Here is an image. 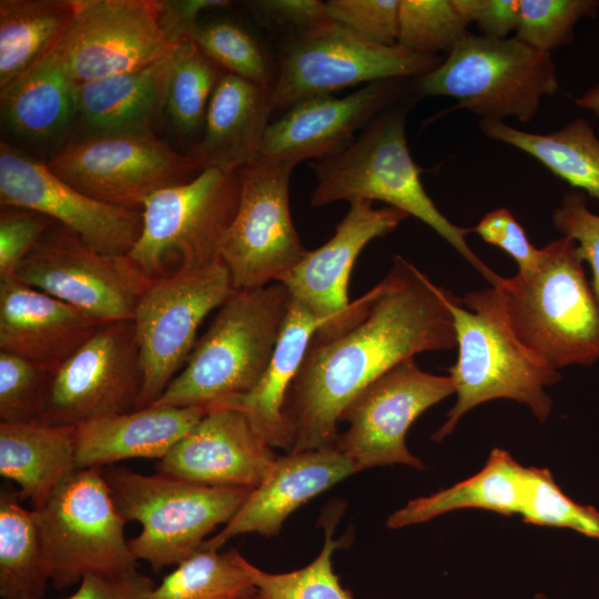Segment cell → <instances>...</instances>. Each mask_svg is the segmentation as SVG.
Returning <instances> with one entry per match:
<instances>
[{
  "label": "cell",
  "instance_id": "cell-1",
  "mask_svg": "<svg viewBox=\"0 0 599 599\" xmlns=\"http://www.w3.org/2000/svg\"><path fill=\"white\" fill-rule=\"evenodd\" d=\"M346 326L317 331L285 397L287 453L335 447L346 407L375 379L425 352L456 346L451 292L395 255Z\"/></svg>",
  "mask_w": 599,
  "mask_h": 599
},
{
  "label": "cell",
  "instance_id": "cell-2",
  "mask_svg": "<svg viewBox=\"0 0 599 599\" xmlns=\"http://www.w3.org/2000/svg\"><path fill=\"white\" fill-rule=\"evenodd\" d=\"M448 307L458 347L456 363L448 369L456 403L432 439L441 441L466 413L499 398L526 404L545 422L552 408L546 388L559 382V370L535 356L516 336L499 288L489 285L461 298L451 293Z\"/></svg>",
  "mask_w": 599,
  "mask_h": 599
},
{
  "label": "cell",
  "instance_id": "cell-3",
  "mask_svg": "<svg viewBox=\"0 0 599 599\" xmlns=\"http://www.w3.org/2000/svg\"><path fill=\"white\" fill-rule=\"evenodd\" d=\"M408 103L393 104L376 116L343 151L315 161L311 167L316 185L313 206L347 201H382L427 224L451 245L489 283L500 275L469 247L471 231L451 223L426 193L422 169L415 163L406 139Z\"/></svg>",
  "mask_w": 599,
  "mask_h": 599
},
{
  "label": "cell",
  "instance_id": "cell-4",
  "mask_svg": "<svg viewBox=\"0 0 599 599\" xmlns=\"http://www.w3.org/2000/svg\"><path fill=\"white\" fill-rule=\"evenodd\" d=\"M291 303L280 282L235 290L184 367L151 405L210 409L248 393L272 359Z\"/></svg>",
  "mask_w": 599,
  "mask_h": 599
},
{
  "label": "cell",
  "instance_id": "cell-5",
  "mask_svg": "<svg viewBox=\"0 0 599 599\" xmlns=\"http://www.w3.org/2000/svg\"><path fill=\"white\" fill-rule=\"evenodd\" d=\"M582 263L576 242L561 236L540 248L534 268L493 284L522 345L558 370L599 359V303Z\"/></svg>",
  "mask_w": 599,
  "mask_h": 599
},
{
  "label": "cell",
  "instance_id": "cell-6",
  "mask_svg": "<svg viewBox=\"0 0 599 599\" xmlns=\"http://www.w3.org/2000/svg\"><path fill=\"white\" fill-rule=\"evenodd\" d=\"M120 516L138 521L129 540L136 560L154 571L177 565L197 551L219 525L227 524L253 489L213 487L171 475H143L124 468L103 471Z\"/></svg>",
  "mask_w": 599,
  "mask_h": 599
},
{
  "label": "cell",
  "instance_id": "cell-7",
  "mask_svg": "<svg viewBox=\"0 0 599 599\" xmlns=\"http://www.w3.org/2000/svg\"><path fill=\"white\" fill-rule=\"evenodd\" d=\"M559 88L550 52L514 38L467 33L433 71L417 79L420 95H445L484 119H534L544 97Z\"/></svg>",
  "mask_w": 599,
  "mask_h": 599
},
{
  "label": "cell",
  "instance_id": "cell-8",
  "mask_svg": "<svg viewBox=\"0 0 599 599\" xmlns=\"http://www.w3.org/2000/svg\"><path fill=\"white\" fill-rule=\"evenodd\" d=\"M240 201L238 173L205 169L142 204L140 236L128 254L152 280L221 261Z\"/></svg>",
  "mask_w": 599,
  "mask_h": 599
},
{
  "label": "cell",
  "instance_id": "cell-9",
  "mask_svg": "<svg viewBox=\"0 0 599 599\" xmlns=\"http://www.w3.org/2000/svg\"><path fill=\"white\" fill-rule=\"evenodd\" d=\"M33 510L44 570L55 588L80 583L89 575L136 569L124 537L125 521L102 468H77Z\"/></svg>",
  "mask_w": 599,
  "mask_h": 599
},
{
  "label": "cell",
  "instance_id": "cell-10",
  "mask_svg": "<svg viewBox=\"0 0 599 599\" xmlns=\"http://www.w3.org/2000/svg\"><path fill=\"white\" fill-rule=\"evenodd\" d=\"M443 60L399 45L374 44L328 20L283 42L272 87L274 108L285 111L305 99L357 84L420 78Z\"/></svg>",
  "mask_w": 599,
  "mask_h": 599
},
{
  "label": "cell",
  "instance_id": "cell-11",
  "mask_svg": "<svg viewBox=\"0 0 599 599\" xmlns=\"http://www.w3.org/2000/svg\"><path fill=\"white\" fill-rule=\"evenodd\" d=\"M47 165L83 194L138 211L155 192L201 172L191 153L175 151L153 132L72 139L49 158Z\"/></svg>",
  "mask_w": 599,
  "mask_h": 599
},
{
  "label": "cell",
  "instance_id": "cell-12",
  "mask_svg": "<svg viewBox=\"0 0 599 599\" xmlns=\"http://www.w3.org/2000/svg\"><path fill=\"white\" fill-rule=\"evenodd\" d=\"M13 277L101 324L133 321L153 282L129 255L100 253L58 222L21 261Z\"/></svg>",
  "mask_w": 599,
  "mask_h": 599
},
{
  "label": "cell",
  "instance_id": "cell-13",
  "mask_svg": "<svg viewBox=\"0 0 599 599\" xmlns=\"http://www.w3.org/2000/svg\"><path fill=\"white\" fill-rule=\"evenodd\" d=\"M234 291L222 260L153 280L133 317L143 373L136 409L163 394L191 356L202 322Z\"/></svg>",
  "mask_w": 599,
  "mask_h": 599
},
{
  "label": "cell",
  "instance_id": "cell-14",
  "mask_svg": "<svg viewBox=\"0 0 599 599\" xmlns=\"http://www.w3.org/2000/svg\"><path fill=\"white\" fill-rule=\"evenodd\" d=\"M293 169L258 156L237 172L238 206L221 251L235 290L278 282L308 252L290 210Z\"/></svg>",
  "mask_w": 599,
  "mask_h": 599
},
{
  "label": "cell",
  "instance_id": "cell-15",
  "mask_svg": "<svg viewBox=\"0 0 599 599\" xmlns=\"http://www.w3.org/2000/svg\"><path fill=\"white\" fill-rule=\"evenodd\" d=\"M142 384L133 321L102 324L50 374L41 423L78 426L132 412Z\"/></svg>",
  "mask_w": 599,
  "mask_h": 599
},
{
  "label": "cell",
  "instance_id": "cell-16",
  "mask_svg": "<svg viewBox=\"0 0 599 599\" xmlns=\"http://www.w3.org/2000/svg\"><path fill=\"white\" fill-rule=\"evenodd\" d=\"M455 394L449 376L424 372L409 358L370 383L346 407L335 447L361 470L376 466L406 465L424 469L414 456L406 435L410 425L428 408Z\"/></svg>",
  "mask_w": 599,
  "mask_h": 599
},
{
  "label": "cell",
  "instance_id": "cell-17",
  "mask_svg": "<svg viewBox=\"0 0 599 599\" xmlns=\"http://www.w3.org/2000/svg\"><path fill=\"white\" fill-rule=\"evenodd\" d=\"M173 48L159 26L155 0H79L51 52L79 84L146 68Z\"/></svg>",
  "mask_w": 599,
  "mask_h": 599
},
{
  "label": "cell",
  "instance_id": "cell-18",
  "mask_svg": "<svg viewBox=\"0 0 599 599\" xmlns=\"http://www.w3.org/2000/svg\"><path fill=\"white\" fill-rule=\"evenodd\" d=\"M0 204L38 211L73 231L95 251L110 255H128L142 227V211L83 194L57 176L47 163L3 140Z\"/></svg>",
  "mask_w": 599,
  "mask_h": 599
},
{
  "label": "cell",
  "instance_id": "cell-19",
  "mask_svg": "<svg viewBox=\"0 0 599 599\" xmlns=\"http://www.w3.org/2000/svg\"><path fill=\"white\" fill-rule=\"evenodd\" d=\"M333 236L307 254L278 282L292 298L316 317L329 321L319 332L345 326L364 307L367 295L348 301V281L357 256L374 238L398 227L409 215L393 206L377 209L369 201L349 203Z\"/></svg>",
  "mask_w": 599,
  "mask_h": 599
},
{
  "label": "cell",
  "instance_id": "cell-20",
  "mask_svg": "<svg viewBox=\"0 0 599 599\" xmlns=\"http://www.w3.org/2000/svg\"><path fill=\"white\" fill-rule=\"evenodd\" d=\"M403 80L368 83L342 98L328 94L300 101L270 123L260 156L295 167L305 160L337 154L396 103Z\"/></svg>",
  "mask_w": 599,
  "mask_h": 599
},
{
  "label": "cell",
  "instance_id": "cell-21",
  "mask_svg": "<svg viewBox=\"0 0 599 599\" xmlns=\"http://www.w3.org/2000/svg\"><path fill=\"white\" fill-rule=\"evenodd\" d=\"M277 457L244 413L210 408L197 425L156 461L155 469L200 485L254 489L266 478Z\"/></svg>",
  "mask_w": 599,
  "mask_h": 599
},
{
  "label": "cell",
  "instance_id": "cell-22",
  "mask_svg": "<svg viewBox=\"0 0 599 599\" xmlns=\"http://www.w3.org/2000/svg\"><path fill=\"white\" fill-rule=\"evenodd\" d=\"M357 471L358 465L336 447L286 453L277 457L224 528L202 547L220 549L243 534L275 536L293 511Z\"/></svg>",
  "mask_w": 599,
  "mask_h": 599
},
{
  "label": "cell",
  "instance_id": "cell-23",
  "mask_svg": "<svg viewBox=\"0 0 599 599\" xmlns=\"http://www.w3.org/2000/svg\"><path fill=\"white\" fill-rule=\"evenodd\" d=\"M102 324L16 277L0 280V351L53 373Z\"/></svg>",
  "mask_w": 599,
  "mask_h": 599
},
{
  "label": "cell",
  "instance_id": "cell-24",
  "mask_svg": "<svg viewBox=\"0 0 599 599\" xmlns=\"http://www.w3.org/2000/svg\"><path fill=\"white\" fill-rule=\"evenodd\" d=\"M274 110L272 88L224 73L211 97L201 138L191 152L200 170L236 173L254 162Z\"/></svg>",
  "mask_w": 599,
  "mask_h": 599
},
{
  "label": "cell",
  "instance_id": "cell-25",
  "mask_svg": "<svg viewBox=\"0 0 599 599\" xmlns=\"http://www.w3.org/2000/svg\"><path fill=\"white\" fill-rule=\"evenodd\" d=\"M200 406L150 405L75 426V468L131 458L162 459L205 416Z\"/></svg>",
  "mask_w": 599,
  "mask_h": 599
},
{
  "label": "cell",
  "instance_id": "cell-26",
  "mask_svg": "<svg viewBox=\"0 0 599 599\" xmlns=\"http://www.w3.org/2000/svg\"><path fill=\"white\" fill-rule=\"evenodd\" d=\"M74 90L75 83L50 51L1 88L2 126L21 142L55 153L72 138Z\"/></svg>",
  "mask_w": 599,
  "mask_h": 599
},
{
  "label": "cell",
  "instance_id": "cell-27",
  "mask_svg": "<svg viewBox=\"0 0 599 599\" xmlns=\"http://www.w3.org/2000/svg\"><path fill=\"white\" fill-rule=\"evenodd\" d=\"M171 53L136 71L75 84V116L70 140L152 132V125L162 116V95Z\"/></svg>",
  "mask_w": 599,
  "mask_h": 599
},
{
  "label": "cell",
  "instance_id": "cell-28",
  "mask_svg": "<svg viewBox=\"0 0 599 599\" xmlns=\"http://www.w3.org/2000/svg\"><path fill=\"white\" fill-rule=\"evenodd\" d=\"M329 323L292 298L274 354L258 383L245 395L213 408L244 413L273 448L287 453L290 438L283 417L285 397L314 334Z\"/></svg>",
  "mask_w": 599,
  "mask_h": 599
},
{
  "label": "cell",
  "instance_id": "cell-29",
  "mask_svg": "<svg viewBox=\"0 0 599 599\" xmlns=\"http://www.w3.org/2000/svg\"><path fill=\"white\" fill-rule=\"evenodd\" d=\"M75 426L0 423V474L39 508L75 470Z\"/></svg>",
  "mask_w": 599,
  "mask_h": 599
},
{
  "label": "cell",
  "instance_id": "cell-30",
  "mask_svg": "<svg viewBox=\"0 0 599 599\" xmlns=\"http://www.w3.org/2000/svg\"><path fill=\"white\" fill-rule=\"evenodd\" d=\"M527 467L505 449L494 448L476 475L429 496L409 500L386 521L390 529L428 521L448 511L479 508L500 515H519Z\"/></svg>",
  "mask_w": 599,
  "mask_h": 599
},
{
  "label": "cell",
  "instance_id": "cell-31",
  "mask_svg": "<svg viewBox=\"0 0 599 599\" xmlns=\"http://www.w3.org/2000/svg\"><path fill=\"white\" fill-rule=\"evenodd\" d=\"M480 129L487 138L528 153L572 187L599 200V139L586 120L575 119L548 134L520 131L493 119H483Z\"/></svg>",
  "mask_w": 599,
  "mask_h": 599
},
{
  "label": "cell",
  "instance_id": "cell-32",
  "mask_svg": "<svg viewBox=\"0 0 599 599\" xmlns=\"http://www.w3.org/2000/svg\"><path fill=\"white\" fill-rule=\"evenodd\" d=\"M78 8L79 0L0 1V88L57 45Z\"/></svg>",
  "mask_w": 599,
  "mask_h": 599
},
{
  "label": "cell",
  "instance_id": "cell-33",
  "mask_svg": "<svg viewBox=\"0 0 599 599\" xmlns=\"http://www.w3.org/2000/svg\"><path fill=\"white\" fill-rule=\"evenodd\" d=\"M18 491L0 496V597L42 599L49 581L34 510L22 507Z\"/></svg>",
  "mask_w": 599,
  "mask_h": 599
},
{
  "label": "cell",
  "instance_id": "cell-34",
  "mask_svg": "<svg viewBox=\"0 0 599 599\" xmlns=\"http://www.w3.org/2000/svg\"><path fill=\"white\" fill-rule=\"evenodd\" d=\"M224 73L192 39L174 45L163 88L162 116L177 135L189 139L202 133L211 97Z\"/></svg>",
  "mask_w": 599,
  "mask_h": 599
},
{
  "label": "cell",
  "instance_id": "cell-35",
  "mask_svg": "<svg viewBox=\"0 0 599 599\" xmlns=\"http://www.w3.org/2000/svg\"><path fill=\"white\" fill-rule=\"evenodd\" d=\"M256 591L233 551L201 547L155 586L149 599H237Z\"/></svg>",
  "mask_w": 599,
  "mask_h": 599
},
{
  "label": "cell",
  "instance_id": "cell-36",
  "mask_svg": "<svg viewBox=\"0 0 599 599\" xmlns=\"http://www.w3.org/2000/svg\"><path fill=\"white\" fill-rule=\"evenodd\" d=\"M471 22L466 0H399L397 45L416 53L448 54Z\"/></svg>",
  "mask_w": 599,
  "mask_h": 599
},
{
  "label": "cell",
  "instance_id": "cell-37",
  "mask_svg": "<svg viewBox=\"0 0 599 599\" xmlns=\"http://www.w3.org/2000/svg\"><path fill=\"white\" fill-rule=\"evenodd\" d=\"M325 541L321 552L307 566L283 573L261 570L240 551L232 549L236 562L244 569L263 599H353L333 570L332 555L344 544L334 539V524L325 527Z\"/></svg>",
  "mask_w": 599,
  "mask_h": 599
},
{
  "label": "cell",
  "instance_id": "cell-38",
  "mask_svg": "<svg viewBox=\"0 0 599 599\" xmlns=\"http://www.w3.org/2000/svg\"><path fill=\"white\" fill-rule=\"evenodd\" d=\"M192 41L225 73L262 87H273L276 71L266 51L240 23L230 19L200 22Z\"/></svg>",
  "mask_w": 599,
  "mask_h": 599
},
{
  "label": "cell",
  "instance_id": "cell-39",
  "mask_svg": "<svg viewBox=\"0 0 599 599\" xmlns=\"http://www.w3.org/2000/svg\"><path fill=\"white\" fill-rule=\"evenodd\" d=\"M519 515L527 524L570 528L599 540V511L571 500L547 468L527 467Z\"/></svg>",
  "mask_w": 599,
  "mask_h": 599
},
{
  "label": "cell",
  "instance_id": "cell-40",
  "mask_svg": "<svg viewBox=\"0 0 599 599\" xmlns=\"http://www.w3.org/2000/svg\"><path fill=\"white\" fill-rule=\"evenodd\" d=\"M597 0H519L516 38L529 47L550 52L573 38V27L595 17Z\"/></svg>",
  "mask_w": 599,
  "mask_h": 599
},
{
  "label": "cell",
  "instance_id": "cell-41",
  "mask_svg": "<svg viewBox=\"0 0 599 599\" xmlns=\"http://www.w3.org/2000/svg\"><path fill=\"white\" fill-rule=\"evenodd\" d=\"M50 373L14 354L0 351V423H39Z\"/></svg>",
  "mask_w": 599,
  "mask_h": 599
},
{
  "label": "cell",
  "instance_id": "cell-42",
  "mask_svg": "<svg viewBox=\"0 0 599 599\" xmlns=\"http://www.w3.org/2000/svg\"><path fill=\"white\" fill-rule=\"evenodd\" d=\"M327 16L374 44L397 45L399 0H328Z\"/></svg>",
  "mask_w": 599,
  "mask_h": 599
},
{
  "label": "cell",
  "instance_id": "cell-43",
  "mask_svg": "<svg viewBox=\"0 0 599 599\" xmlns=\"http://www.w3.org/2000/svg\"><path fill=\"white\" fill-rule=\"evenodd\" d=\"M53 223L52 219L34 210L1 206L0 280L14 275L21 261Z\"/></svg>",
  "mask_w": 599,
  "mask_h": 599
},
{
  "label": "cell",
  "instance_id": "cell-44",
  "mask_svg": "<svg viewBox=\"0 0 599 599\" xmlns=\"http://www.w3.org/2000/svg\"><path fill=\"white\" fill-rule=\"evenodd\" d=\"M552 223L562 236L572 238L583 262L591 268V288L599 303V214L592 213L580 192L565 194L552 214Z\"/></svg>",
  "mask_w": 599,
  "mask_h": 599
},
{
  "label": "cell",
  "instance_id": "cell-45",
  "mask_svg": "<svg viewBox=\"0 0 599 599\" xmlns=\"http://www.w3.org/2000/svg\"><path fill=\"white\" fill-rule=\"evenodd\" d=\"M474 231L485 242L500 247L510 255L518 266V272L534 268L539 260L540 248L534 246L524 227L507 209L487 213Z\"/></svg>",
  "mask_w": 599,
  "mask_h": 599
},
{
  "label": "cell",
  "instance_id": "cell-46",
  "mask_svg": "<svg viewBox=\"0 0 599 599\" xmlns=\"http://www.w3.org/2000/svg\"><path fill=\"white\" fill-rule=\"evenodd\" d=\"M246 7L262 22L291 34L312 29L329 20L321 0H254Z\"/></svg>",
  "mask_w": 599,
  "mask_h": 599
},
{
  "label": "cell",
  "instance_id": "cell-47",
  "mask_svg": "<svg viewBox=\"0 0 599 599\" xmlns=\"http://www.w3.org/2000/svg\"><path fill=\"white\" fill-rule=\"evenodd\" d=\"M154 587L152 579L138 569L116 575H89L63 599H149Z\"/></svg>",
  "mask_w": 599,
  "mask_h": 599
},
{
  "label": "cell",
  "instance_id": "cell-48",
  "mask_svg": "<svg viewBox=\"0 0 599 599\" xmlns=\"http://www.w3.org/2000/svg\"><path fill=\"white\" fill-rule=\"evenodd\" d=\"M159 26L172 44L192 39L203 11L226 8L227 0H155Z\"/></svg>",
  "mask_w": 599,
  "mask_h": 599
},
{
  "label": "cell",
  "instance_id": "cell-49",
  "mask_svg": "<svg viewBox=\"0 0 599 599\" xmlns=\"http://www.w3.org/2000/svg\"><path fill=\"white\" fill-rule=\"evenodd\" d=\"M467 8L485 37L502 39L517 29L519 0H467Z\"/></svg>",
  "mask_w": 599,
  "mask_h": 599
},
{
  "label": "cell",
  "instance_id": "cell-50",
  "mask_svg": "<svg viewBox=\"0 0 599 599\" xmlns=\"http://www.w3.org/2000/svg\"><path fill=\"white\" fill-rule=\"evenodd\" d=\"M575 102L578 106L599 114V83L592 85L581 97L577 98Z\"/></svg>",
  "mask_w": 599,
  "mask_h": 599
},
{
  "label": "cell",
  "instance_id": "cell-51",
  "mask_svg": "<svg viewBox=\"0 0 599 599\" xmlns=\"http://www.w3.org/2000/svg\"><path fill=\"white\" fill-rule=\"evenodd\" d=\"M237 599H263L260 593L256 591H253L251 593L244 595Z\"/></svg>",
  "mask_w": 599,
  "mask_h": 599
},
{
  "label": "cell",
  "instance_id": "cell-52",
  "mask_svg": "<svg viewBox=\"0 0 599 599\" xmlns=\"http://www.w3.org/2000/svg\"><path fill=\"white\" fill-rule=\"evenodd\" d=\"M535 599H549V598L545 596L544 593H536Z\"/></svg>",
  "mask_w": 599,
  "mask_h": 599
}]
</instances>
